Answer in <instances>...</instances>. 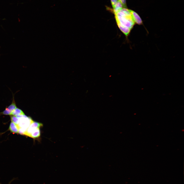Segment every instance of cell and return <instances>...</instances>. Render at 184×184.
Listing matches in <instances>:
<instances>
[{
    "instance_id": "obj_5",
    "label": "cell",
    "mask_w": 184,
    "mask_h": 184,
    "mask_svg": "<svg viewBox=\"0 0 184 184\" xmlns=\"http://www.w3.org/2000/svg\"><path fill=\"white\" fill-rule=\"evenodd\" d=\"M9 129L13 133H18L19 128L17 125L12 122L10 125Z\"/></svg>"
},
{
    "instance_id": "obj_10",
    "label": "cell",
    "mask_w": 184,
    "mask_h": 184,
    "mask_svg": "<svg viewBox=\"0 0 184 184\" xmlns=\"http://www.w3.org/2000/svg\"><path fill=\"white\" fill-rule=\"evenodd\" d=\"M12 112L9 111L7 108H6L5 110L2 113L5 115H11Z\"/></svg>"
},
{
    "instance_id": "obj_8",
    "label": "cell",
    "mask_w": 184,
    "mask_h": 184,
    "mask_svg": "<svg viewBox=\"0 0 184 184\" xmlns=\"http://www.w3.org/2000/svg\"><path fill=\"white\" fill-rule=\"evenodd\" d=\"M7 108L9 111L11 112L17 108V107L14 100H13V102L12 104Z\"/></svg>"
},
{
    "instance_id": "obj_9",
    "label": "cell",
    "mask_w": 184,
    "mask_h": 184,
    "mask_svg": "<svg viewBox=\"0 0 184 184\" xmlns=\"http://www.w3.org/2000/svg\"><path fill=\"white\" fill-rule=\"evenodd\" d=\"M11 121L15 124L18 125L19 122V119L15 116H12L10 117Z\"/></svg>"
},
{
    "instance_id": "obj_2",
    "label": "cell",
    "mask_w": 184,
    "mask_h": 184,
    "mask_svg": "<svg viewBox=\"0 0 184 184\" xmlns=\"http://www.w3.org/2000/svg\"><path fill=\"white\" fill-rule=\"evenodd\" d=\"M42 126V123L33 121L27 129L25 135L34 139H39L41 135L40 129Z\"/></svg>"
},
{
    "instance_id": "obj_3",
    "label": "cell",
    "mask_w": 184,
    "mask_h": 184,
    "mask_svg": "<svg viewBox=\"0 0 184 184\" xmlns=\"http://www.w3.org/2000/svg\"><path fill=\"white\" fill-rule=\"evenodd\" d=\"M18 119L19 122L17 125L19 128H22L26 130L33 121L30 117H27L25 114L23 115L21 118Z\"/></svg>"
},
{
    "instance_id": "obj_12",
    "label": "cell",
    "mask_w": 184,
    "mask_h": 184,
    "mask_svg": "<svg viewBox=\"0 0 184 184\" xmlns=\"http://www.w3.org/2000/svg\"><path fill=\"white\" fill-rule=\"evenodd\" d=\"M122 4L123 7H126V0H119Z\"/></svg>"
},
{
    "instance_id": "obj_4",
    "label": "cell",
    "mask_w": 184,
    "mask_h": 184,
    "mask_svg": "<svg viewBox=\"0 0 184 184\" xmlns=\"http://www.w3.org/2000/svg\"><path fill=\"white\" fill-rule=\"evenodd\" d=\"M129 10L135 24L139 25H143V21L138 14L133 11L131 10Z\"/></svg>"
},
{
    "instance_id": "obj_13",
    "label": "cell",
    "mask_w": 184,
    "mask_h": 184,
    "mask_svg": "<svg viewBox=\"0 0 184 184\" xmlns=\"http://www.w3.org/2000/svg\"><path fill=\"white\" fill-rule=\"evenodd\" d=\"M17 179L16 178H13L10 181H9L8 183V184H10L14 180H16ZM0 184H2L0 182Z\"/></svg>"
},
{
    "instance_id": "obj_11",
    "label": "cell",
    "mask_w": 184,
    "mask_h": 184,
    "mask_svg": "<svg viewBox=\"0 0 184 184\" xmlns=\"http://www.w3.org/2000/svg\"><path fill=\"white\" fill-rule=\"evenodd\" d=\"M111 4L113 8L116 5L118 1L117 0H111Z\"/></svg>"
},
{
    "instance_id": "obj_1",
    "label": "cell",
    "mask_w": 184,
    "mask_h": 184,
    "mask_svg": "<svg viewBox=\"0 0 184 184\" xmlns=\"http://www.w3.org/2000/svg\"><path fill=\"white\" fill-rule=\"evenodd\" d=\"M114 14L116 22L119 28L127 37L135 24L129 9L123 8Z\"/></svg>"
},
{
    "instance_id": "obj_6",
    "label": "cell",
    "mask_w": 184,
    "mask_h": 184,
    "mask_svg": "<svg viewBox=\"0 0 184 184\" xmlns=\"http://www.w3.org/2000/svg\"><path fill=\"white\" fill-rule=\"evenodd\" d=\"M123 6L121 3L118 0L113 8V11L114 14L116 13L122 8Z\"/></svg>"
},
{
    "instance_id": "obj_7",
    "label": "cell",
    "mask_w": 184,
    "mask_h": 184,
    "mask_svg": "<svg viewBox=\"0 0 184 184\" xmlns=\"http://www.w3.org/2000/svg\"><path fill=\"white\" fill-rule=\"evenodd\" d=\"M24 114H25L22 110L17 108H16L13 111L11 114V115L15 116L18 115Z\"/></svg>"
}]
</instances>
